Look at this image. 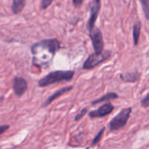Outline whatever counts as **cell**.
Listing matches in <instances>:
<instances>
[{"label":"cell","mask_w":149,"mask_h":149,"mask_svg":"<svg viewBox=\"0 0 149 149\" xmlns=\"http://www.w3.org/2000/svg\"><path fill=\"white\" fill-rule=\"evenodd\" d=\"M61 48V42L56 38L44 39L33 44L31 47L33 64L39 68L47 69L52 63L55 54Z\"/></svg>","instance_id":"obj_1"},{"label":"cell","mask_w":149,"mask_h":149,"mask_svg":"<svg viewBox=\"0 0 149 149\" xmlns=\"http://www.w3.org/2000/svg\"><path fill=\"white\" fill-rule=\"evenodd\" d=\"M75 71L73 70H56L48 73L38 81L39 87H48L61 81H69L74 78Z\"/></svg>","instance_id":"obj_2"},{"label":"cell","mask_w":149,"mask_h":149,"mask_svg":"<svg viewBox=\"0 0 149 149\" xmlns=\"http://www.w3.org/2000/svg\"><path fill=\"white\" fill-rule=\"evenodd\" d=\"M112 52L109 49L103 50L101 52H94L90 54L88 58L85 60L82 65L83 69L91 70L99 65L100 64L106 62L111 57Z\"/></svg>","instance_id":"obj_3"},{"label":"cell","mask_w":149,"mask_h":149,"mask_svg":"<svg viewBox=\"0 0 149 149\" xmlns=\"http://www.w3.org/2000/svg\"><path fill=\"white\" fill-rule=\"evenodd\" d=\"M132 111V107L125 108L122 111H120L118 114L115 116L109 122V127L110 132H116L125 127L127 124Z\"/></svg>","instance_id":"obj_4"},{"label":"cell","mask_w":149,"mask_h":149,"mask_svg":"<svg viewBox=\"0 0 149 149\" xmlns=\"http://www.w3.org/2000/svg\"><path fill=\"white\" fill-rule=\"evenodd\" d=\"M89 35L95 52H103L104 50V41L100 29L95 26L94 29L89 32Z\"/></svg>","instance_id":"obj_5"},{"label":"cell","mask_w":149,"mask_h":149,"mask_svg":"<svg viewBox=\"0 0 149 149\" xmlns=\"http://www.w3.org/2000/svg\"><path fill=\"white\" fill-rule=\"evenodd\" d=\"M100 8H101V0H92L90 4V17L86 25V27L89 32L91 31L95 26L96 20L100 13Z\"/></svg>","instance_id":"obj_6"},{"label":"cell","mask_w":149,"mask_h":149,"mask_svg":"<svg viewBox=\"0 0 149 149\" xmlns=\"http://www.w3.org/2000/svg\"><path fill=\"white\" fill-rule=\"evenodd\" d=\"M114 109V106L111 103H110V101H109L100 106L98 109L90 111L88 113V116L90 119H93L103 118L111 113Z\"/></svg>","instance_id":"obj_7"},{"label":"cell","mask_w":149,"mask_h":149,"mask_svg":"<svg viewBox=\"0 0 149 149\" xmlns=\"http://www.w3.org/2000/svg\"><path fill=\"white\" fill-rule=\"evenodd\" d=\"M28 81L20 77H15L13 79V89L17 97H20L26 93L28 90Z\"/></svg>","instance_id":"obj_8"},{"label":"cell","mask_w":149,"mask_h":149,"mask_svg":"<svg viewBox=\"0 0 149 149\" xmlns=\"http://www.w3.org/2000/svg\"><path fill=\"white\" fill-rule=\"evenodd\" d=\"M73 88H74V86L73 85L67 86V87H63V88L55 91L53 94L51 95L50 96H49V97L44 101V103H42L41 108H42V109H45V108H47V106H49L54 100L58 99V97L62 96L63 95L65 94V93H68V92L71 91V90H72Z\"/></svg>","instance_id":"obj_9"},{"label":"cell","mask_w":149,"mask_h":149,"mask_svg":"<svg viewBox=\"0 0 149 149\" xmlns=\"http://www.w3.org/2000/svg\"><path fill=\"white\" fill-rule=\"evenodd\" d=\"M120 79L125 83H135L138 81L141 78V73L137 71H128L122 73L119 75Z\"/></svg>","instance_id":"obj_10"},{"label":"cell","mask_w":149,"mask_h":149,"mask_svg":"<svg viewBox=\"0 0 149 149\" xmlns=\"http://www.w3.org/2000/svg\"><path fill=\"white\" fill-rule=\"evenodd\" d=\"M119 95L116 93H115V92H109V93H107L105 95H102L100 98L93 100L91 102V105L92 106H95V105L99 104V103L109 102L111 100H115V99L119 98Z\"/></svg>","instance_id":"obj_11"},{"label":"cell","mask_w":149,"mask_h":149,"mask_svg":"<svg viewBox=\"0 0 149 149\" xmlns=\"http://www.w3.org/2000/svg\"><path fill=\"white\" fill-rule=\"evenodd\" d=\"M141 28H142V23H141L140 20H137L133 24V27H132V37H133V45L135 47L138 46V43H139Z\"/></svg>","instance_id":"obj_12"},{"label":"cell","mask_w":149,"mask_h":149,"mask_svg":"<svg viewBox=\"0 0 149 149\" xmlns=\"http://www.w3.org/2000/svg\"><path fill=\"white\" fill-rule=\"evenodd\" d=\"M26 0H13L11 6L12 12L14 15H18L21 13L26 6Z\"/></svg>","instance_id":"obj_13"},{"label":"cell","mask_w":149,"mask_h":149,"mask_svg":"<svg viewBox=\"0 0 149 149\" xmlns=\"http://www.w3.org/2000/svg\"><path fill=\"white\" fill-rule=\"evenodd\" d=\"M105 130H106V127H102L101 129H100V130L99 131L98 133H97V135H96L95 136V138H93V141H92L91 146L94 147V146H95L97 145V144L99 143V142H100V141H101L102 137H103V134H104Z\"/></svg>","instance_id":"obj_14"},{"label":"cell","mask_w":149,"mask_h":149,"mask_svg":"<svg viewBox=\"0 0 149 149\" xmlns=\"http://www.w3.org/2000/svg\"><path fill=\"white\" fill-rule=\"evenodd\" d=\"M146 19L149 20V0H140Z\"/></svg>","instance_id":"obj_15"},{"label":"cell","mask_w":149,"mask_h":149,"mask_svg":"<svg viewBox=\"0 0 149 149\" xmlns=\"http://www.w3.org/2000/svg\"><path fill=\"white\" fill-rule=\"evenodd\" d=\"M88 110H89L88 107H84V109H81V111H80L78 114H77L75 116V117H74V121H76V122H79V120H81V119H82L86 114H87Z\"/></svg>","instance_id":"obj_16"},{"label":"cell","mask_w":149,"mask_h":149,"mask_svg":"<svg viewBox=\"0 0 149 149\" xmlns=\"http://www.w3.org/2000/svg\"><path fill=\"white\" fill-rule=\"evenodd\" d=\"M54 0H42L41 1L40 7L42 10H47L52 4Z\"/></svg>","instance_id":"obj_17"},{"label":"cell","mask_w":149,"mask_h":149,"mask_svg":"<svg viewBox=\"0 0 149 149\" xmlns=\"http://www.w3.org/2000/svg\"><path fill=\"white\" fill-rule=\"evenodd\" d=\"M141 105L143 108H148L149 107V93L143 98L141 100Z\"/></svg>","instance_id":"obj_18"},{"label":"cell","mask_w":149,"mask_h":149,"mask_svg":"<svg viewBox=\"0 0 149 149\" xmlns=\"http://www.w3.org/2000/svg\"><path fill=\"white\" fill-rule=\"evenodd\" d=\"M10 126L9 125H3L0 126V135H2L3 133L6 132L7 130H8L10 129Z\"/></svg>","instance_id":"obj_19"},{"label":"cell","mask_w":149,"mask_h":149,"mask_svg":"<svg viewBox=\"0 0 149 149\" xmlns=\"http://www.w3.org/2000/svg\"><path fill=\"white\" fill-rule=\"evenodd\" d=\"M72 1L74 6L75 7H77V8H79V7H80L82 5L83 0H72Z\"/></svg>","instance_id":"obj_20"},{"label":"cell","mask_w":149,"mask_h":149,"mask_svg":"<svg viewBox=\"0 0 149 149\" xmlns=\"http://www.w3.org/2000/svg\"><path fill=\"white\" fill-rule=\"evenodd\" d=\"M3 99H4V96H1V97H0V102H1Z\"/></svg>","instance_id":"obj_21"}]
</instances>
